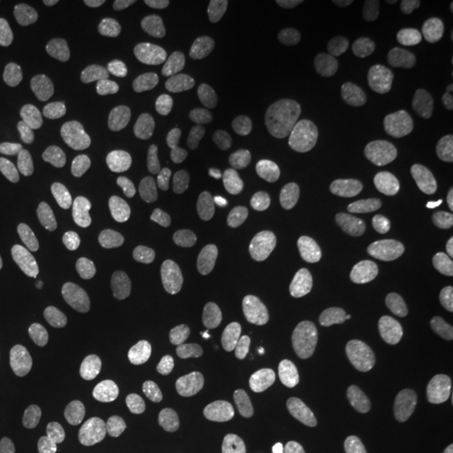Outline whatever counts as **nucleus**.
<instances>
[{"mask_svg":"<svg viewBox=\"0 0 453 453\" xmlns=\"http://www.w3.org/2000/svg\"><path fill=\"white\" fill-rule=\"evenodd\" d=\"M121 269L131 288L150 301L172 299L181 289V275L158 243L140 242L128 247Z\"/></svg>","mask_w":453,"mask_h":453,"instance_id":"f257e3e1","label":"nucleus"},{"mask_svg":"<svg viewBox=\"0 0 453 453\" xmlns=\"http://www.w3.org/2000/svg\"><path fill=\"white\" fill-rule=\"evenodd\" d=\"M267 104L275 119L292 130H319L331 123L334 114L327 97L301 86L275 88Z\"/></svg>","mask_w":453,"mask_h":453,"instance_id":"f03ea898","label":"nucleus"},{"mask_svg":"<svg viewBox=\"0 0 453 453\" xmlns=\"http://www.w3.org/2000/svg\"><path fill=\"white\" fill-rule=\"evenodd\" d=\"M183 408L168 393H155L145 408V434L148 443L160 453H177L183 447L179 421Z\"/></svg>","mask_w":453,"mask_h":453,"instance_id":"7ed1b4c3","label":"nucleus"},{"mask_svg":"<svg viewBox=\"0 0 453 453\" xmlns=\"http://www.w3.org/2000/svg\"><path fill=\"white\" fill-rule=\"evenodd\" d=\"M61 175L73 195L84 203L95 202L108 188V170L89 150L69 151L61 162Z\"/></svg>","mask_w":453,"mask_h":453,"instance_id":"20e7f679","label":"nucleus"},{"mask_svg":"<svg viewBox=\"0 0 453 453\" xmlns=\"http://www.w3.org/2000/svg\"><path fill=\"white\" fill-rule=\"evenodd\" d=\"M262 220L254 211H234L222 220L217 234V254L224 262L249 257L260 241Z\"/></svg>","mask_w":453,"mask_h":453,"instance_id":"39448f33","label":"nucleus"},{"mask_svg":"<svg viewBox=\"0 0 453 453\" xmlns=\"http://www.w3.org/2000/svg\"><path fill=\"white\" fill-rule=\"evenodd\" d=\"M213 329L226 344L242 346L257 340L264 327V316L256 304L247 301H226L215 309Z\"/></svg>","mask_w":453,"mask_h":453,"instance_id":"423d86ee","label":"nucleus"},{"mask_svg":"<svg viewBox=\"0 0 453 453\" xmlns=\"http://www.w3.org/2000/svg\"><path fill=\"white\" fill-rule=\"evenodd\" d=\"M430 84L418 73H402L389 80L378 110L387 119H402L415 113L426 101Z\"/></svg>","mask_w":453,"mask_h":453,"instance_id":"0eeeda50","label":"nucleus"},{"mask_svg":"<svg viewBox=\"0 0 453 453\" xmlns=\"http://www.w3.org/2000/svg\"><path fill=\"white\" fill-rule=\"evenodd\" d=\"M217 410L224 434L230 441L237 445H249L259 437L262 428L259 411L242 395L234 391L222 393Z\"/></svg>","mask_w":453,"mask_h":453,"instance_id":"6e6552de","label":"nucleus"},{"mask_svg":"<svg viewBox=\"0 0 453 453\" xmlns=\"http://www.w3.org/2000/svg\"><path fill=\"white\" fill-rule=\"evenodd\" d=\"M389 172L388 158L372 148H353L331 163V177L341 185L355 187L385 177Z\"/></svg>","mask_w":453,"mask_h":453,"instance_id":"1a4fd4ad","label":"nucleus"},{"mask_svg":"<svg viewBox=\"0 0 453 453\" xmlns=\"http://www.w3.org/2000/svg\"><path fill=\"white\" fill-rule=\"evenodd\" d=\"M309 250L308 237L301 228L284 226L267 254L271 273L280 279H297L306 271Z\"/></svg>","mask_w":453,"mask_h":453,"instance_id":"9d476101","label":"nucleus"},{"mask_svg":"<svg viewBox=\"0 0 453 453\" xmlns=\"http://www.w3.org/2000/svg\"><path fill=\"white\" fill-rule=\"evenodd\" d=\"M282 52L294 67L312 76H326L333 65L323 35L311 29L289 34L282 42Z\"/></svg>","mask_w":453,"mask_h":453,"instance_id":"9b49d317","label":"nucleus"},{"mask_svg":"<svg viewBox=\"0 0 453 453\" xmlns=\"http://www.w3.org/2000/svg\"><path fill=\"white\" fill-rule=\"evenodd\" d=\"M372 116L365 104L349 103L331 123L324 136L323 146L329 153H344L359 145L370 133Z\"/></svg>","mask_w":453,"mask_h":453,"instance_id":"f8f14e48","label":"nucleus"},{"mask_svg":"<svg viewBox=\"0 0 453 453\" xmlns=\"http://www.w3.org/2000/svg\"><path fill=\"white\" fill-rule=\"evenodd\" d=\"M93 103L101 113L108 114L119 123H134L140 116V99L134 84L128 78H104L93 91Z\"/></svg>","mask_w":453,"mask_h":453,"instance_id":"ddd939ff","label":"nucleus"},{"mask_svg":"<svg viewBox=\"0 0 453 453\" xmlns=\"http://www.w3.org/2000/svg\"><path fill=\"white\" fill-rule=\"evenodd\" d=\"M393 417L400 437L408 441H418L423 438L430 425V408L420 385L406 383L405 387L400 388Z\"/></svg>","mask_w":453,"mask_h":453,"instance_id":"4468645a","label":"nucleus"},{"mask_svg":"<svg viewBox=\"0 0 453 453\" xmlns=\"http://www.w3.org/2000/svg\"><path fill=\"white\" fill-rule=\"evenodd\" d=\"M27 27L34 44L44 52L67 48L76 39L74 22L50 7L34 9L29 14Z\"/></svg>","mask_w":453,"mask_h":453,"instance_id":"2eb2a0df","label":"nucleus"},{"mask_svg":"<svg viewBox=\"0 0 453 453\" xmlns=\"http://www.w3.org/2000/svg\"><path fill=\"white\" fill-rule=\"evenodd\" d=\"M41 232L58 254L65 259L80 257L86 247L84 228L80 220L65 209H52L41 220Z\"/></svg>","mask_w":453,"mask_h":453,"instance_id":"dca6fc26","label":"nucleus"},{"mask_svg":"<svg viewBox=\"0 0 453 453\" xmlns=\"http://www.w3.org/2000/svg\"><path fill=\"white\" fill-rule=\"evenodd\" d=\"M277 383L282 396L292 405H309L316 396L312 365L303 353H292L280 363Z\"/></svg>","mask_w":453,"mask_h":453,"instance_id":"f3484780","label":"nucleus"},{"mask_svg":"<svg viewBox=\"0 0 453 453\" xmlns=\"http://www.w3.org/2000/svg\"><path fill=\"white\" fill-rule=\"evenodd\" d=\"M219 145L207 133L181 130L173 133L163 145L162 158L168 166H181L185 163L202 162L215 158Z\"/></svg>","mask_w":453,"mask_h":453,"instance_id":"a211bd4d","label":"nucleus"},{"mask_svg":"<svg viewBox=\"0 0 453 453\" xmlns=\"http://www.w3.org/2000/svg\"><path fill=\"white\" fill-rule=\"evenodd\" d=\"M318 165V153L308 145H296L277 151L265 165V177L273 185H286L306 179Z\"/></svg>","mask_w":453,"mask_h":453,"instance_id":"6ab92c4d","label":"nucleus"},{"mask_svg":"<svg viewBox=\"0 0 453 453\" xmlns=\"http://www.w3.org/2000/svg\"><path fill=\"white\" fill-rule=\"evenodd\" d=\"M84 316L89 323L97 324L114 336L127 334L133 321L128 303L111 291L96 294L84 308Z\"/></svg>","mask_w":453,"mask_h":453,"instance_id":"aec40b11","label":"nucleus"},{"mask_svg":"<svg viewBox=\"0 0 453 453\" xmlns=\"http://www.w3.org/2000/svg\"><path fill=\"white\" fill-rule=\"evenodd\" d=\"M103 385L118 411L127 418H136L145 408L143 389L123 366L111 365L103 372Z\"/></svg>","mask_w":453,"mask_h":453,"instance_id":"412c9836","label":"nucleus"},{"mask_svg":"<svg viewBox=\"0 0 453 453\" xmlns=\"http://www.w3.org/2000/svg\"><path fill=\"white\" fill-rule=\"evenodd\" d=\"M7 162L19 173H33L46 158L44 138L33 127L20 125L11 133L7 145Z\"/></svg>","mask_w":453,"mask_h":453,"instance_id":"4be33fe9","label":"nucleus"},{"mask_svg":"<svg viewBox=\"0 0 453 453\" xmlns=\"http://www.w3.org/2000/svg\"><path fill=\"white\" fill-rule=\"evenodd\" d=\"M395 190L406 211L415 217H428L435 209V192L428 179L415 168H402L395 180Z\"/></svg>","mask_w":453,"mask_h":453,"instance_id":"5701e85b","label":"nucleus"},{"mask_svg":"<svg viewBox=\"0 0 453 453\" xmlns=\"http://www.w3.org/2000/svg\"><path fill=\"white\" fill-rule=\"evenodd\" d=\"M196 65L215 74H234L242 65V52L232 39L211 35L196 50Z\"/></svg>","mask_w":453,"mask_h":453,"instance_id":"b1692460","label":"nucleus"},{"mask_svg":"<svg viewBox=\"0 0 453 453\" xmlns=\"http://www.w3.org/2000/svg\"><path fill=\"white\" fill-rule=\"evenodd\" d=\"M74 430L84 452L114 453L108 425L95 406L84 403L78 408L74 417Z\"/></svg>","mask_w":453,"mask_h":453,"instance_id":"393cba45","label":"nucleus"},{"mask_svg":"<svg viewBox=\"0 0 453 453\" xmlns=\"http://www.w3.org/2000/svg\"><path fill=\"white\" fill-rule=\"evenodd\" d=\"M453 22V0H423L415 16V29L423 46H434Z\"/></svg>","mask_w":453,"mask_h":453,"instance_id":"a878e982","label":"nucleus"},{"mask_svg":"<svg viewBox=\"0 0 453 453\" xmlns=\"http://www.w3.org/2000/svg\"><path fill=\"white\" fill-rule=\"evenodd\" d=\"M34 333L37 342L50 353L63 351L67 344V327L65 314L59 304L52 299H44L35 308Z\"/></svg>","mask_w":453,"mask_h":453,"instance_id":"bb28decb","label":"nucleus"},{"mask_svg":"<svg viewBox=\"0 0 453 453\" xmlns=\"http://www.w3.org/2000/svg\"><path fill=\"white\" fill-rule=\"evenodd\" d=\"M181 333L179 314L172 309L155 311L143 327V346L151 355H162Z\"/></svg>","mask_w":453,"mask_h":453,"instance_id":"cd10ccee","label":"nucleus"},{"mask_svg":"<svg viewBox=\"0 0 453 453\" xmlns=\"http://www.w3.org/2000/svg\"><path fill=\"white\" fill-rule=\"evenodd\" d=\"M0 342L26 366H34L39 361V349L33 333L20 321L5 314H0Z\"/></svg>","mask_w":453,"mask_h":453,"instance_id":"c85d7f7f","label":"nucleus"},{"mask_svg":"<svg viewBox=\"0 0 453 453\" xmlns=\"http://www.w3.org/2000/svg\"><path fill=\"white\" fill-rule=\"evenodd\" d=\"M133 226L128 205L123 203H106L101 205L86 217V228L91 235L99 239H113L127 234Z\"/></svg>","mask_w":453,"mask_h":453,"instance_id":"c756f323","label":"nucleus"},{"mask_svg":"<svg viewBox=\"0 0 453 453\" xmlns=\"http://www.w3.org/2000/svg\"><path fill=\"white\" fill-rule=\"evenodd\" d=\"M380 366V351L372 341H357L346 357V381L355 388L370 385Z\"/></svg>","mask_w":453,"mask_h":453,"instance_id":"7c9ffc66","label":"nucleus"},{"mask_svg":"<svg viewBox=\"0 0 453 453\" xmlns=\"http://www.w3.org/2000/svg\"><path fill=\"white\" fill-rule=\"evenodd\" d=\"M316 294L309 289L301 291L296 301L294 312V333L297 342L306 348L314 349L321 342V327L316 318Z\"/></svg>","mask_w":453,"mask_h":453,"instance_id":"2f4dec72","label":"nucleus"},{"mask_svg":"<svg viewBox=\"0 0 453 453\" xmlns=\"http://www.w3.org/2000/svg\"><path fill=\"white\" fill-rule=\"evenodd\" d=\"M411 265L410 256L405 250H389L388 254L381 259L378 271L374 275V292L380 299H391L405 277L408 269Z\"/></svg>","mask_w":453,"mask_h":453,"instance_id":"473e14b6","label":"nucleus"},{"mask_svg":"<svg viewBox=\"0 0 453 453\" xmlns=\"http://www.w3.org/2000/svg\"><path fill=\"white\" fill-rule=\"evenodd\" d=\"M378 235L383 242L398 250L420 247L426 237L420 222L410 217H389L383 220L378 228Z\"/></svg>","mask_w":453,"mask_h":453,"instance_id":"72a5a7b5","label":"nucleus"},{"mask_svg":"<svg viewBox=\"0 0 453 453\" xmlns=\"http://www.w3.org/2000/svg\"><path fill=\"white\" fill-rule=\"evenodd\" d=\"M27 69L16 42L11 37L0 35V91L17 93L24 88Z\"/></svg>","mask_w":453,"mask_h":453,"instance_id":"f704fd0d","label":"nucleus"},{"mask_svg":"<svg viewBox=\"0 0 453 453\" xmlns=\"http://www.w3.org/2000/svg\"><path fill=\"white\" fill-rule=\"evenodd\" d=\"M346 213V198L334 188H324L314 196L311 205V217L316 226L333 232L341 226Z\"/></svg>","mask_w":453,"mask_h":453,"instance_id":"c9c22d12","label":"nucleus"},{"mask_svg":"<svg viewBox=\"0 0 453 453\" xmlns=\"http://www.w3.org/2000/svg\"><path fill=\"white\" fill-rule=\"evenodd\" d=\"M239 180L237 170L230 163L211 158L195 163L194 185L198 190L209 192L215 188L234 187Z\"/></svg>","mask_w":453,"mask_h":453,"instance_id":"e433bc0d","label":"nucleus"},{"mask_svg":"<svg viewBox=\"0 0 453 453\" xmlns=\"http://www.w3.org/2000/svg\"><path fill=\"white\" fill-rule=\"evenodd\" d=\"M215 143L235 155H249L256 148V138L241 119H226L215 128Z\"/></svg>","mask_w":453,"mask_h":453,"instance_id":"4c0bfd02","label":"nucleus"},{"mask_svg":"<svg viewBox=\"0 0 453 453\" xmlns=\"http://www.w3.org/2000/svg\"><path fill=\"white\" fill-rule=\"evenodd\" d=\"M34 256L41 267L42 279L48 286L56 288V289L65 286V282L69 279V269H67L65 259L61 254H58L49 243L39 242L35 245Z\"/></svg>","mask_w":453,"mask_h":453,"instance_id":"58836bf2","label":"nucleus"},{"mask_svg":"<svg viewBox=\"0 0 453 453\" xmlns=\"http://www.w3.org/2000/svg\"><path fill=\"white\" fill-rule=\"evenodd\" d=\"M234 368L242 374L249 389L257 396L265 395L273 387V380L267 366L254 355H249V353L237 355L234 357Z\"/></svg>","mask_w":453,"mask_h":453,"instance_id":"ea45409f","label":"nucleus"},{"mask_svg":"<svg viewBox=\"0 0 453 453\" xmlns=\"http://www.w3.org/2000/svg\"><path fill=\"white\" fill-rule=\"evenodd\" d=\"M301 438L324 453H338L342 447L340 430L319 417H312L306 423Z\"/></svg>","mask_w":453,"mask_h":453,"instance_id":"a19ab883","label":"nucleus"},{"mask_svg":"<svg viewBox=\"0 0 453 453\" xmlns=\"http://www.w3.org/2000/svg\"><path fill=\"white\" fill-rule=\"evenodd\" d=\"M46 299V294L41 288L33 286H17L9 284L0 288V306L12 311H31Z\"/></svg>","mask_w":453,"mask_h":453,"instance_id":"79ce46f5","label":"nucleus"},{"mask_svg":"<svg viewBox=\"0 0 453 453\" xmlns=\"http://www.w3.org/2000/svg\"><path fill=\"white\" fill-rule=\"evenodd\" d=\"M341 351H342V341L336 336L324 338L316 348L314 368L324 381H334L338 378Z\"/></svg>","mask_w":453,"mask_h":453,"instance_id":"37998d69","label":"nucleus"},{"mask_svg":"<svg viewBox=\"0 0 453 453\" xmlns=\"http://www.w3.org/2000/svg\"><path fill=\"white\" fill-rule=\"evenodd\" d=\"M361 273H363V260L355 256L341 260L340 264L336 265L334 274H333V284L342 299L357 292Z\"/></svg>","mask_w":453,"mask_h":453,"instance_id":"c03bdc74","label":"nucleus"},{"mask_svg":"<svg viewBox=\"0 0 453 453\" xmlns=\"http://www.w3.org/2000/svg\"><path fill=\"white\" fill-rule=\"evenodd\" d=\"M425 280L440 299L453 301V264L449 260H434L426 271Z\"/></svg>","mask_w":453,"mask_h":453,"instance_id":"a18cd8bd","label":"nucleus"},{"mask_svg":"<svg viewBox=\"0 0 453 453\" xmlns=\"http://www.w3.org/2000/svg\"><path fill=\"white\" fill-rule=\"evenodd\" d=\"M372 312H374V303L357 292L342 299L341 316L344 323L351 327H359L368 323L372 319Z\"/></svg>","mask_w":453,"mask_h":453,"instance_id":"49530a36","label":"nucleus"},{"mask_svg":"<svg viewBox=\"0 0 453 453\" xmlns=\"http://www.w3.org/2000/svg\"><path fill=\"white\" fill-rule=\"evenodd\" d=\"M289 7L303 16L326 19L336 14V11L340 9V2L338 0H291Z\"/></svg>","mask_w":453,"mask_h":453,"instance_id":"de8ad7c7","label":"nucleus"},{"mask_svg":"<svg viewBox=\"0 0 453 453\" xmlns=\"http://www.w3.org/2000/svg\"><path fill=\"white\" fill-rule=\"evenodd\" d=\"M273 2L271 0H232L228 2L226 9V16L230 20H245L249 17H254L256 14L267 9Z\"/></svg>","mask_w":453,"mask_h":453,"instance_id":"09e8293b","label":"nucleus"},{"mask_svg":"<svg viewBox=\"0 0 453 453\" xmlns=\"http://www.w3.org/2000/svg\"><path fill=\"white\" fill-rule=\"evenodd\" d=\"M211 5L209 0H170L168 7L181 16H195Z\"/></svg>","mask_w":453,"mask_h":453,"instance_id":"8fccbe9b","label":"nucleus"},{"mask_svg":"<svg viewBox=\"0 0 453 453\" xmlns=\"http://www.w3.org/2000/svg\"><path fill=\"white\" fill-rule=\"evenodd\" d=\"M426 403L428 408H434L438 413H450L453 411V400L450 396L438 393V391H432L426 395Z\"/></svg>","mask_w":453,"mask_h":453,"instance_id":"3c124183","label":"nucleus"},{"mask_svg":"<svg viewBox=\"0 0 453 453\" xmlns=\"http://www.w3.org/2000/svg\"><path fill=\"white\" fill-rule=\"evenodd\" d=\"M418 349H420V353H423V355L434 357V359H437V357L443 355L441 342L437 338H432V336H421V338H418Z\"/></svg>","mask_w":453,"mask_h":453,"instance_id":"603ef678","label":"nucleus"},{"mask_svg":"<svg viewBox=\"0 0 453 453\" xmlns=\"http://www.w3.org/2000/svg\"><path fill=\"white\" fill-rule=\"evenodd\" d=\"M86 5L93 12H106V11L113 9L114 5H116V0H88Z\"/></svg>","mask_w":453,"mask_h":453,"instance_id":"864d4df0","label":"nucleus"},{"mask_svg":"<svg viewBox=\"0 0 453 453\" xmlns=\"http://www.w3.org/2000/svg\"><path fill=\"white\" fill-rule=\"evenodd\" d=\"M445 361H447L449 374H450V378L453 380V340L449 342V346L445 349Z\"/></svg>","mask_w":453,"mask_h":453,"instance_id":"5fc2aeb1","label":"nucleus"},{"mask_svg":"<svg viewBox=\"0 0 453 453\" xmlns=\"http://www.w3.org/2000/svg\"><path fill=\"white\" fill-rule=\"evenodd\" d=\"M35 453H58L54 449H50V447H41L39 450Z\"/></svg>","mask_w":453,"mask_h":453,"instance_id":"6e6d98bb","label":"nucleus"}]
</instances>
